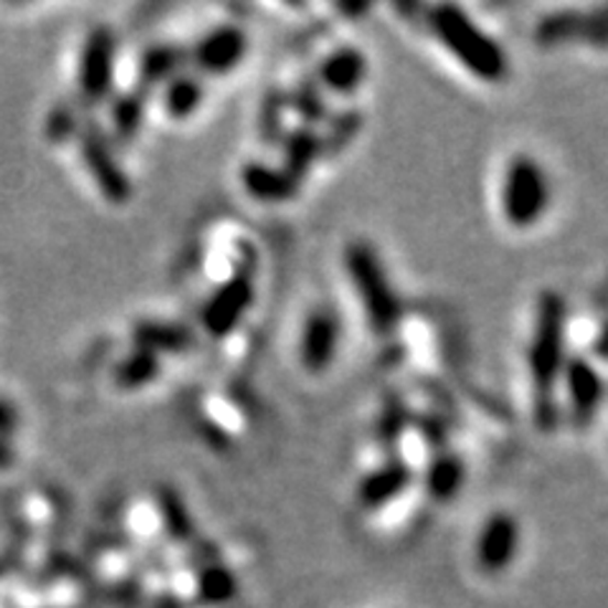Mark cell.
<instances>
[{
    "label": "cell",
    "instance_id": "25",
    "mask_svg": "<svg viewBox=\"0 0 608 608\" xmlns=\"http://www.w3.org/2000/svg\"><path fill=\"white\" fill-rule=\"evenodd\" d=\"M299 115H302L307 122H322L324 117H328V109L320 102V94H317L312 87H299L292 94V102H289Z\"/></svg>",
    "mask_w": 608,
    "mask_h": 608
},
{
    "label": "cell",
    "instance_id": "24",
    "mask_svg": "<svg viewBox=\"0 0 608 608\" xmlns=\"http://www.w3.org/2000/svg\"><path fill=\"white\" fill-rule=\"evenodd\" d=\"M76 132H79V117H76L72 105H58L51 109L46 119V137L51 142H64Z\"/></svg>",
    "mask_w": 608,
    "mask_h": 608
},
{
    "label": "cell",
    "instance_id": "11",
    "mask_svg": "<svg viewBox=\"0 0 608 608\" xmlns=\"http://www.w3.org/2000/svg\"><path fill=\"white\" fill-rule=\"evenodd\" d=\"M565 393H568V406L576 422L586 424L601 406L604 381L594 365L584 358H568L563 367Z\"/></svg>",
    "mask_w": 608,
    "mask_h": 608
},
{
    "label": "cell",
    "instance_id": "21",
    "mask_svg": "<svg viewBox=\"0 0 608 608\" xmlns=\"http://www.w3.org/2000/svg\"><path fill=\"white\" fill-rule=\"evenodd\" d=\"M238 594V580L224 563L213 561L199 568V601L205 606H226Z\"/></svg>",
    "mask_w": 608,
    "mask_h": 608
},
{
    "label": "cell",
    "instance_id": "12",
    "mask_svg": "<svg viewBox=\"0 0 608 608\" xmlns=\"http://www.w3.org/2000/svg\"><path fill=\"white\" fill-rule=\"evenodd\" d=\"M242 188L254 201L287 203L299 193V178L281 166L252 160L242 168Z\"/></svg>",
    "mask_w": 608,
    "mask_h": 608
},
{
    "label": "cell",
    "instance_id": "23",
    "mask_svg": "<svg viewBox=\"0 0 608 608\" xmlns=\"http://www.w3.org/2000/svg\"><path fill=\"white\" fill-rule=\"evenodd\" d=\"M145 117V102L140 94H122L113 105V125L119 140H130L140 130Z\"/></svg>",
    "mask_w": 608,
    "mask_h": 608
},
{
    "label": "cell",
    "instance_id": "14",
    "mask_svg": "<svg viewBox=\"0 0 608 608\" xmlns=\"http://www.w3.org/2000/svg\"><path fill=\"white\" fill-rule=\"evenodd\" d=\"M410 482H414V469L408 467V461H388V465L373 469L371 474L361 479V484H358V504L363 510H381L383 504L404 494Z\"/></svg>",
    "mask_w": 608,
    "mask_h": 608
},
{
    "label": "cell",
    "instance_id": "18",
    "mask_svg": "<svg viewBox=\"0 0 608 608\" xmlns=\"http://www.w3.org/2000/svg\"><path fill=\"white\" fill-rule=\"evenodd\" d=\"M205 87L195 74H178L166 84L162 92V107L173 119L191 117L203 105Z\"/></svg>",
    "mask_w": 608,
    "mask_h": 608
},
{
    "label": "cell",
    "instance_id": "5",
    "mask_svg": "<svg viewBox=\"0 0 608 608\" xmlns=\"http://www.w3.org/2000/svg\"><path fill=\"white\" fill-rule=\"evenodd\" d=\"M115 62L117 39L113 29L97 25L84 39L79 54V72H76V89L84 105H102L115 89Z\"/></svg>",
    "mask_w": 608,
    "mask_h": 608
},
{
    "label": "cell",
    "instance_id": "9",
    "mask_svg": "<svg viewBox=\"0 0 608 608\" xmlns=\"http://www.w3.org/2000/svg\"><path fill=\"white\" fill-rule=\"evenodd\" d=\"M340 345V322L330 310H312L299 332V363L307 373L322 375L330 371Z\"/></svg>",
    "mask_w": 608,
    "mask_h": 608
},
{
    "label": "cell",
    "instance_id": "28",
    "mask_svg": "<svg viewBox=\"0 0 608 608\" xmlns=\"http://www.w3.org/2000/svg\"><path fill=\"white\" fill-rule=\"evenodd\" d=\"M15 465V449L11 439H0V469H11Z\"/></svg>",
    "mask_w": 608,
    "mask_h": 608
},
{
    "label": "cell",
    "instance_id": "17",
    "mask_svg": "<svg viewBox=\"0 0 608 608\" xmlns=\"http://www.w3.org/2000/svg\"><path fill=\"white\" fill-rule=\"evenodd\" d=\"M281 152H285L281 168H287L289 173L302 181L310 173L317 158L324 152V140L314 130H310V127H297V130L281 137Z\"/></svg>",
    "mask_w": 608,
    "mask_h": 608
},
{
    "label": "cell",
    "instance_id": "2",
    "mask_svg": "<svg viewBox=\"0 0 608 608\" xmlns=\"http://www.w3.org/2000/svg\"><path fill=\"white\" fill-rule=\"evenodd\" d=\"M428 25L441 41L444 49L451 51V56L474 74L477 79L487 84H500L510 74L508 54L502 46L484 33L479 25L461 11L459 6H436L428 13Z\"/></svg>",
    "mask_w": 608,
    "mask_h": 608
},
{
    "label": "cell",
    "instance_id": "22",
    "mask_svg": "<svg viewBox=\"0 0 608 608\" xmlns=\"http://www.w3.org/2000/svg\"><path fill=\"white\" fill-rule=\"evenodd\" d=\"M158 512H160L162 525H166L168 535L173 537V541H178V543L193 541V535H195L193 518H191V512L185 510L181 494H178L175 490H170V487H162V490L158 492Z\"/></svg>",
    "mask_w": 608,
    "mask_h": 608
},
{
    "label": "cell",
    "instance_id": "27",
    "mask_svg": "<svg viewBox=\"0 0 608 608\" xmlns=\"http://www.w3.org/2000/svg\"><path fill=\"white\" fill-rule=\"evenodd\" d=\"M21 426V414L13 401L0 396V439H11Z\"/></svg>",
    "mask_w": 608,
    "mask_h": 608
},
{
    "label": "cell",
    "instance_id": "3",
    "mask_svg": "<svg viewBox=\"0 0 608 608\" xmlns=\"http://www.w3.org/2000/svg\"><path fill=\"white\" fill-rule=\"evenodd\" d=\"M345 269L375 335H391L401 320V299L391 287L378 254L367 242H353L345 248Z\"/></svg>",
    "mask_w": 608,
    "mask_h": 608
},
{
    "label": "cell",
    "instance_id": "16",
    "mask_svg": "<svg viewBox=\"0 0 608 608\" xmlns=\"http://www.w3.org/2000/svg\"><path fill=\"white\" fill-rule=\"evenodd\" d=\"M135 348L150 350V353H185L193 345V332L178 322H137L132 330Z\"/></svg>",
    "mask_w": 608,
    "mask_h": 608
},
{
    "label": "cell",
    "instance_id": "29",
    "mask_svg": "<svg viewBox=\"0 0 608 608\" xmlns=\"http://www.w3.org/2000/svg\"><path fill=\"white\" fill-rule=\"evenodd\" d=\"M3 573H6V563L0 561V576H3Z\"/></svg>",
    "mask_w": 608,
    "mask_h": 608
},
{
    "label": "cell",
    "instance_id": "4",
    "mask_svg": "<svg viewBox=\"0 0 608 608\" xmlns=\"http://www.w3.org/2000/svg\"><path fill=\"white\" fill-rule=\"evenodd\" d=\"M502 216L510 226L530 228L545 216L551 205V181L533 156H515L502 175Z\"/></svg>",
    "mask_w": 608,
    "mask_h": 608
},
{
    "label": "cell",
    "instance_id": "8",
    "mask_svg": "<svg viewBox=\"0 0 608 608\" xmlns=\"http://www.w3.org/2000/svg\"><path fill=\"white\" fill-rule=\"evenodd\" d=\"M248 49L246 33L236 23H224L205 33L191 51V64L195 72L221 76L234 72L244 62Z\"/></svg>",
    "mask_w": 608,
    "mask_h": 608
},
{
    "label": "cell",
    "instance_id": "13",
    "mask_svg": "<svg viewBox=\"0 0 608 608\" xmlns=\"http://www.w3.org/2000/svg\"><path fill=\"white\" fill-rule=\"evenodd\" d=\"M365 76L367 62L363 51L355 46H340L335 51H330L320 62V66H317V79H320L322 87L342 94V97L361 89Z\"/></svg>",
    "mask_w": 608,
    "mask_h": 608
},
{
    "label": "cell",
    "instance_id": "20",
    "mask_svg": "<svg viewBox=\"0 0 608 608\" xmlns=\"http://www.w3.org/2000/svg\"><path fill=\"white\" fill-rule=\"evenodd\" d=\"M185 64V51L178 49L173 44H158L142 51L140 56V79L145 87H152V84H162L170 82L173 76H178Z\"/></svg>",
    "mask_w": 608,
    "mask_h": 608
},
{
    "label": "cell",
    "instance_id": "6",
    "mask_svg": "<svg viewBox=\"0 0 608 608\" xmlns=\"http://www.w3.org/2000/svg\"><path fill=\"white\" fill-rule=\"evenodd\" d=\"M79 152L84 158V166H87L89 175L97 183L99 193L105 195L109 203L125 205L132 195V183L130 175L125 173V168L119 166L113 145L107 142V137L94 125H84L79 132Z\"/></svg>",
    "mask_w": 608,
    "mask_h": 608
},
{
    "label": "cell",
    "instance_id": "15",
    "mask_svg": "<svg viewBox=\"0 0 608 608\" xmlns=\"http://www.w3.org/2000/svg\"><path fill=\"white\" fill-rule=\"evenodd\" d=\"M467 477V467L457 454L441 451L434 459H428L424 472V490L436 502H449L461 492Z\"/></svg>",
    "mask_w": 608,
    "mask_h": 608
},
{
    "label": "cell",
    "instance_id": "1",
    "mask_svg": "<svg viewBox=\"0 0 608 608\" xmlns=\"http://www.w3.org/2000/svg\"><path fill=\"white\" fill-rule=\"evenodd\" d=\"M565 302L558 292H543L537 299L533 338L527 348V371L533 383V414L543 431H553L558 424L555 385L563 378L565 355Z\"/></svg>",
    "mask_w": 608,
    "mask_h": 608
},
{
    "label": "cell",
    "instance_id": "26",
    "mask_svg": "<svg viewBox=\"0 0 608 608\" xmlns=\"http://www.w3.org/2000/svg\"><path fill=\"white\" fill-rule=\"evenodd\" d=\"M378 431H381L383 439H391V441L393 439H401V436H404L408 431L404 408H401V406H388V408H385Z\"/></svg>",
    "mask_w": 608,
    "mask_h": 608
},
{
    "label": "cell",
    "instance_id": "19",
    "mask_svg": "<svg viewBox=\"0 0 608 608\" xmlns=\"http://www.w3.org/2000/svg\"><path fill=\"white\" fill-rule=\"evenodd\" d=\"M160 375V355L135 348L130 355L115 365V385L119 391H140Z\"/></svg>",
    "mask_w": 608,
    "mask_h": 608
},
{
    "label": "cell",
    "instance_id": "10",
    "mask_svg": "<svg viewBox=\"0 0 608 608\" xmlns=\"http://www.w3.org/2000/svg\"><path fill=\"white\" fill-rule=\"evenodd\" d=\"M520 547V525L510 512H494L477 541V563L487 576H500L512 565Z\"/></svg>",
    "mask_w": 608,
    "mask_h": 608
},
{
    "label": "cell",
    "instance_id": "7",
    "mask_svg": "<svg viewBox=\"0 0 608 608\" xmlns=\"http://www.w3.org/2000/svg\"><path fill=\"white\" fill-rule=\"evenodd\" d=\"M254 305V281L248 271H236L201 307V324L211 338H226L242 324Z\"/></svg>",
    "mask_w": 608,
    "mask_h": 608
}]
</instances>
